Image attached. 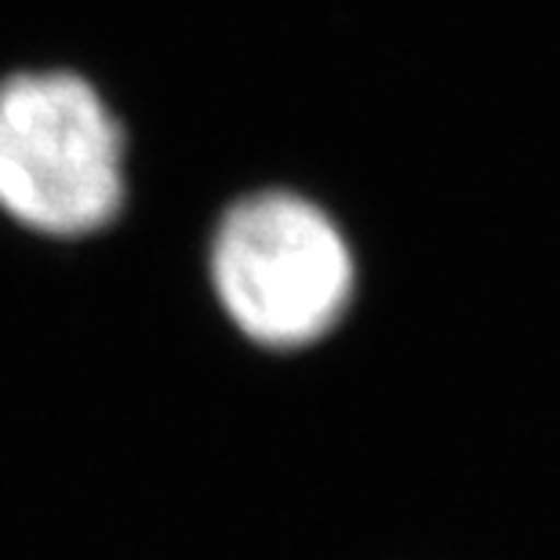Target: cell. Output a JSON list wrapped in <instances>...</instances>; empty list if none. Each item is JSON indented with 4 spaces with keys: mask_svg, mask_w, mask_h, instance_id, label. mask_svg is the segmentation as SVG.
Returning a JSON list of instances; mask_svg holds the SVG:
<instances>
[{
    "mask_svg": "<svg viewBox=\"0 0 560 560\" xmlns=\"http://www.w3.org/2000/svg\"><path fill=\"white\" fill-rule=\"evenodd\" d=\"M208 284L241 339L299 353L350 317L361 262L328 205L291 186H259L219 211L208 237Z\"/></svg>",
    "mask_w": 560,
    "mask_h": 560,
    "instance_id": "cell-1",
    "label": "cell"
},
{
    "mask_svg": "<svg viewBox=\"0 0 560 560\" xmlns=\"http://www.w3.org/2000/svg\"><path fill=\"white\" fill-rule=\"evenodd\" d=\"M128 205V136L81 73L26 70L0 81V211L40 237L109 230Z\"/></svg>",
    "mask_w": 560,
    "mask_h": 560,
    "instance_id": "cell-2",
    "label": "cell"
}]
</instances>
